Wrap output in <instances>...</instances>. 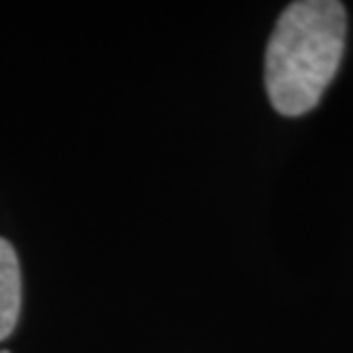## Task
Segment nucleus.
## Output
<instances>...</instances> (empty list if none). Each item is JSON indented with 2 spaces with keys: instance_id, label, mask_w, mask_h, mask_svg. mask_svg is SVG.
<instances>
[{
  "instance_id": "1",
  "label": "nucleus",
  "mask_w": 353,
  "mask_h": 353,
  "mask_svg": "<svg viewBox=\"0 0 353 353\" xmlns=\"http://www.w3.org/2000/svg\"><path fill=\"white\" fill-rule=\"evenodd\" d=\"M347 41V10L337 0H301L280 14L266 46L264 81L271 105L299 117L321 101Z\"/></svg>"
},
{
  "instance_id": "2",
  "label": "nucleus",
  "mask_w": 353,
  "mask_h": 353,
  "mask_svg": "<svg viewBox=\"0 0 353 353\" xmlns=\"http://www.w3.org/2000/svg\"><path fill=\"white\" fill-rule=\"evenodd\" d=\"M21 314V266L17 250L0 239V340L12 335Z\"/></svg>"
},
{
  "instance_id": "3",
  "label": "nucleus",
  "mask_w": 353,
  "mask_h": 353,
  "mask_svg": "<svg viewBox=\"0 0 353 353\" xmlns=\"http://www.w3.org/2000/svg\"><path fill=\"white\" fill-rule=\"evenodd\" d=\"M0 353H10V351H0Z\"/></svg>"
}]
</instances>
